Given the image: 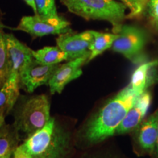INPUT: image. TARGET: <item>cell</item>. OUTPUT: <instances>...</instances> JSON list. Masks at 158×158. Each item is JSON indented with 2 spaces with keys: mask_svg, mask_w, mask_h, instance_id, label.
<instances>
[{
  "mask_svg": "<svg viewBox=\"0 0 158 158\" xmlns=\"http://www.w3.org/2000/svg\"><path fill=\"white\" fill-rule=\"evenodd\" d=\"M19 141V134L15 127L4 123L0 127V158H12Z\"/></svg>",
  "mask_w": 158,
  "mask_h": 158,
  "instance_id": "14",
  "label": "cell"
},
{
  "mask_svg": "<svg viewBox=\"0 0 158 158\" xmlns=\"http://www.w3.org/2000/svg\"><path fill=\"white\" fill-rule=\"evenodd\" d=\"M157 64V60L145 62L134 71L130 86L138 94H141L148 87L152 78V70Z\"/></svg>",
  "mask_w": 158,
  "mask_h": 158,
  "instance_id": "15",
  "label": "cell"
},
{
  "mask_svg": "<svg viewBox=\"0 0 158 158\" xmlns=\"http://www.w3.org/2000/svg\"><path fill=\"white\" fill-rule=\"evenodd\" d=\"M94 39L90 45V55L88 62L94 59L105 51L111 48L115 40L117 38L116 33H103L93 31Z\"/></svg>",
  "mask_w": 158,
  "mask_h": 158,
  "instance_id": "17",
  "label": "cell"
},
{
  "mask_svg": "<svg viewBox=\"0 0 158 158\" xmlns=\"http://www.w3.org/2000/svg\"><path fill=\"white\" fill-rule=\"evenodd\" d=\"M70 13L86 20L108 21L114 30L125 19L127 7L115 0H59Z\"/></svg>",
  "mask_w": 158,
  "mask_h": 158,
  "instance_id": "3",
  "label": "cell"
},
{
  "mask_svg": "<svg viewBox=\"0 0 158 158\" xmlns=\"http://www.w3.org/2000/svg\"><path fill=\"white\" fill-rule=\"evenodd\" d=\"M11 68L4 33L0 31V88L10 76Z\"/></svg>",
  "mask_w": 158,
  "mask_h": 158,
  "instance_id": "18",
  "label": "cell"
},
{
  "mask_svg": "<svg viewBox=\"0 0 158 158\" xmlns=\"http://www.w3.org/2000/svg\"><path fill=\"white\" fill-rule=\"evenodd\" d=\"M0 31H1V30H0Z\"/></svg>",
  "mask_w": 158,
  "mask_h": 158,
  "instance_id": "27",
  "label": "cell"
},
{
  "mask_svg": "<svg viewBox=\"0 0 158 158\" xmlns=\"http://www.w3.org/2000/svg\"><path fill=\"white\" fill-rule=\"evenodd\" d=\"M152 96L149 92L145 91L139 95L127 115L116 129V134L121 135L130 133L139 125L147 114L151 104Z\"/></svg>",
  "mask_w": 158,
  "mask_h": 158,
  "instance_id": "11",
  "label": "cell"
},
{
  "mask_svg": "<svg viewBox=\"0 0 158 158\" xmlns=\"http://www.w3.org/2000/svg\"><path fill=\"white\" fill-rule=\"evenodd\" d=\"M155 151H156V153H157V155L158 156V125H157V144H156Z\"/></svg>",
  "mask_w": 158,
  "mask_h": 158,
  "instance_id": "25",
  "label": "cell"
},
{
  "mask_svg": "<svg viewBox=\"0 0 158 158\" xmlns=\"http://www.w3.org/2000/svg\"><path fill=\"white\" fill-rule=\"evenodd\" d=\"M94 39L93 30L71 35L70 32L59 35L56 44L68 54V61L86 55H90L89 48Z\"/></svg>",
  "mask_w": 158,
  "mask_h": 158,
  "instance_id": "8",
  "label": "cell"
},
{
  "mask_svg": "<svg viewBox=\"0 0 158 158\" xmlns=\"http://www.w3.org/2000/svg\"><path fill=\"white\" fill-rule=\"evenodd\" d=\"M5 28V26L3 25V23H2L1 21H0V30H2V29Z\"/></svg>",
  "mask_w": 158,
  "mask_h": 158,
  "instance_id": "26",
  "label": "cell"
},
{
  "mask_svg": "<svg viewBox=\"0 0 158 158\" xmlns=\"http://www.w3.org/2000/svg\"><path fill=\"white\" fill-rule=\"evenodd\" d=\"M25 2L27 5H28L31 9L33 10V12L35 13V14H38V12H37L36 5H35V0H23Z\"/></svg>",
  "mask_w": 158,
  "mask_h": 158,
  "instance_id": "23",
  "label": "cell"
},
{
  "mask_svg": "<svg viewBox=\"0 0 158 158\" xmlns=\"http://www.w3.org/2000/svg\"><path fill=\"white\" fill-rule=\"evenodd\" d=\"M158 111L143 122L138 132V141L145 151L152 153L155 151L157 141Z\"/></svg>",
  "mask_w": 158,
  "mask_h": 158,
  "instance_id": "12",
  "label": "cell"
},
{
  "mask_svg": "<svg viewBox=\"0 0 158 158\" xmlns=\"http://www.w3.org/2000/svg\"><path fill=\"white\" fill-rule=\"evenodd\" d=\"M10 64V77L20 80V76L34 60L32 50L12 34H4Z\"/></svg>",
  "mask_w": 158,
  "mask_h": 158,
  "instance_id": "7",
  "label": "cell"
},
{
  "mask_svg": "<svg viewBox=\"0 0 158 158\" xmlns=\"http://www.w3.org/2000/svg\"><path fill=\"white\" fill-rule=\"evenodd\" d=\"M59 64L46 65L34 60L20 76V82L28 92H33L37 87L48 84Z\"/></svg>",
  "mask_w": 158,
  "mask_h": 158,
  "instance_id": "10",
  "label": "cell"
},
{
  "mask_svg": "<svg viewBox=\"0 0 158 158\" xmlns=\"http://www.w3.org/2000/svg\"><path fill=\"white\" fill-rule=\"evenodd\" d=\"M118 35L111 48L126 58L133 60L141 53L146 43V35L142 29L130 25H120L114 30Z\"/></svg>",
  "mask_w": 158,
  "mask_h": 158,
  "instance_id": "6",
  "label": "cell"
},
{
  "mask_svg": "<svg viewBox=\"0 0 158 158\" xmlns=\"http://www.w3.org/2000/svg\"><path fill=\"white\" fill-rule=\"evenodd\" d=\"M35 60L43 64L55 65L68 61V56L59 46H46L37 51H32Z\"/></svg>",
  "mask_w": 158,
  "mask_h": 158,
  "instance_id": "16",
  "label": "cell"
},
{
  "mask_svg": "<svg viewBox=\"0 0 158 158\" xmlns=\"http://www.w3.org/2000/svg\"><path fill=\"white\" fill-rule=\"evenodd\" d=\"M20 84L19 79L10 76L0 88V108L5 110L6 115L13 108L19 98Z\"/></svg>",
  "mask_w": 158,
  "mask_h": 158,
  "instance_id": "13",
  "label": "cell"
},
{
  "mask_svg": "<svg viewBox=\"0 0 158 158\" xmlns=\"http://www.w3.org/2000/svg\"><path fill=\"white\" fill-rule=\"evenodd\" d=\"M89 57V55H86L59 64L48 82L51 93L60 94L69 83L81 76L82 66L88 62Z\"/></svg>",
  "mask_w": 158,
  "mask_h": 158,
  "instance_id": "9",
  "label": "cell"
},
{
  "mask_svg": "<svg viewBox=\"0 0 158 158\" xmlns=\"http://www.w3.org/2000/svg\"><path fill=\"white\" fill-rule=\"evenodd\" d=\"M6 116V114L2 108H0V127H2V125L5 123V117Z\"/></svg>",
  "mask_w": 158,
  "mask_h": 158,
  "instance_id": "24",
  "label": "cell"
},
{
  "mask_svg": "<svg viewBox=\"0 0 158 158\" xmlns=\"http://www.w3.org/2000/svg\"><path fill=\"white\" fill-rule=\"evenodd\" d=\"M38 14L43 15H56L57 10L55 0H35Z\"/></svg>",
  "mask_w": 158,
  "mask_h": 158,
  "instance_id": "20",
  "label": "cell"
},
{
  "mask_svg": "<svg viewBox=\"0 0 158 158\" xmlns=\"http://www.w3.org/2000/svg\"><path fill=\"white\" fill-rule=\"evenodd\" d=\"M147 8L152 22L158 27V0H149Z\"/></svg>",
  "mask_w": 158,
  "mask_h": 158,
  "instance_id": "21",
  "label": "cell"
},
{
  "mask_svg": "<svg viewBox=\"0 0 158 158\" xmlns=\"http://www.w3.org/2000/svg\"><path fill=\"white\" fill-rule=\"evenodd\" d=\"M149 0H121V2L130 10L127 17L135 18L143 14L147 8Z\"/></svg>",
  "mask_w": 158,
  "mask_h": 158,
  "instance_id": "19",
  "label": "cell"
},
{
  "mask_svg": "<svg viewBox=\"0 0 158 158\" xmlns=\"http://www.w3.org/2000/svg\"><path fill=\"white\" fill-rule=\"evenodd\" d=\"M139 95L130 85L120 91L99 110L82 131L88 143H98L116 134V129Z\"/></svg>",
  "mask_w": 158,
  "mask_h": 158,
  "instance_id": "1",
  "label": "cell"
},
{
  "mask_svg": "<svg viewBox=\"0 0 158 158\" xmlns=\"http://www.w3.org/2000/svg\"><path fill=\"white\" fill-rule=\"evenodd\" d=\"M50 118L48 98L41 94L28 99L23 103L15 118L14 127L28 138L44 127Z\"/></svg>",
  "mask_w": 158,
  "mask_h": 158,
  "instance_id": "4",
  "label": "cell"
},
{
  "mask_svg": "<svg viewBox=\"0 0 158 158\" xmlns=\"http://www.w3.org/2000/svg\"><path fill=\"white\" fill-rule=\"evenodd\" d=\"M15 30L24 31L32 37L59 35L71 32L70 22L59 15L35 14L23 16L21 18Z\"/></svg>",
  "mask_w": 158,
  "mask_h": 158,
  "instance_id": "5",
  "label": "cell"
},
{
  "mask_svg": "<svg viewBox=\"0 0 158 158\" xmlns=\"http://www.w3.org/2000/svg\"><path fill=\"white\" fill-rule=\"evenodd\" d=\"M68 144L67 136L57 127L54 118H51L44 127L27 138L21 147L33 158H62Z\"/></svg>",
  "mask_w": 158,
  "mask_h": 158,
  "instance_id": "2",
  "label": "cell"
},
{
  "mask_svg": "<svg viewBox=\"0 0 158 158\" xmlns=\"http://www.w3.org/2000/svg\"><path fill=\"white\" fill-rule=\"evenodd\" d=\"M12 158H33L28 152L21 148V146H19L15 150Z\"/></svg>",
  "mask_w": 158,
  "mask_h": 158,
  "instance_id": "22",
  "label": "cell"
}]
</instances>
